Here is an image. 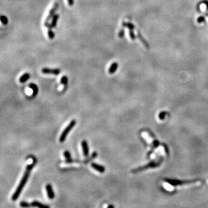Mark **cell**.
Segmentation results:
<instances>
[{
	"label": "cell",
	"mask_w": 208,
	"mask_h": 208,
	"mask_svg": "<svg viewBox=\"0 0 208 208\" xmlns=\"http://www.w3.org/2000/svg\"><path fill=\"white\" fill-rule=\"evenodd\" d=\"M200 180H191V181H178L175 180H165L162 182V185L164 189L169 192L179 190L181 188H189L198 186L201 185Z\"/></svg>",
	"instance_id": "1"
},
{
	"label": "cell",
	"mask_w": 208,
	"mask_h": 208,
	"mask_svg": "<svg viewBox=\"0 0 208 208\" xmlns=\"http://www.w3.org/2000/svg\"><path fill=\"white\" fill-rule=\"evenodd\" d=\"M153 156H154V157H153V160L150 162H149V164H146V165L142 166V167L133 169L132 171V172H141V171L143 170L151 168L156 167L160 165V164H161L162 161H163V160L166 157V156H167V151H166L165 147L162 145L160 146L158 148L156 149V151H155L154 154H153Z\"/></svg>",
	"instance_id": "2"
},
{
	"label": "cell",
	"mask_w": 208,
	"mask_h": 208,
	"mask_svg": "<svg viewBox=\"0 0 208 208\" xmlns=\"http://www.w3.org/2000/svg\"><path fill=\"white\" fill-rule=\"evenodd\" d=\"M31 158L32 160V162L31 164L27 165L26 169H25V171L24 172V175H23V178L21 179L20 182L19 186H17L15 192L14 193V194H13V196L12 197V200L13 201H16L17 200V198H19V197L21 194V191H22L23 190V188L24 187L25 184L27 183V180H28L29 176H30V175L31 171L32 169H33L35 165L36 162H37V160H36V158L34 156H31Z\"/></svg>",
	"instance_id": "3"
},
{
	"label": "cell",
	"mask_w": 208,
	"mask_h": 208,
	"mask_svg": "<svg viewBox=\"0 0 208 208\" xmlns=\"http://www.w3.org/2000/svg\"><path fill=\"white\" fill-rule=\"evenodd\" d=\"M76 123V120H75V119L72 120V121L69 123V124L66 127V128L64 129V131H63V132H62L61 136H60L59 140L60 142L63 143V142L65 141V139H66L67 135H68L69 132L71 131V129H72L73 128L75 127Z\"/></svg>",
	"instance_id": "4"
},
{
	"label": "cell",
	"mask_w": 208,
	"mask_h": 208,
	"mask_svg": "<svg viewBox=\"0 0 208 208\" xmlns=\"http://www.w3.org/2000/svg\"><path fill=\"white\" fill-rule=\"evenodd\" d=\"M58 6H59L58 3V2H55L54 3L53 6H52V8L50 9V10H49L48 15H47V16L46 18V19H45V22H44V25L45 27H46L47 25L49 24V21L52 19V17H53V16L54 15V14H55L56 12L57 11V10L58 9Z\"/></svg>",
	"instance_id": "5"
},
{
	"label": "cell",
	"mask_w": 208,
	"mask_h": 208,
	"mask_svg": "<svg viewBox=\"0 0 208 208\" xmlns=\"http://www.w3.org/2000/svg\"><path fill=\"white\" fill-rule=\"evenodd\" d=\"M42 72L44 74H51L54 75H58L61 73L60 69H51L49 68H43L42 69Z\"/></svg>",
	"instance_id": "6"
},
{
	"label": "cell",
	"mask_w": 208,
	"mask_h": 208,
	"mask_svg": "<svg viewBox=\"0 0 208 208\" xmlns=\"http://www.w3.org/2000/svg\"><path fill=\"white\" fill-rule=\"evenodd\" d=\"M81 145L84 156L86 157H89V148L88 143H87L86 140H83L81 143Z\"/></svg>",
	"instance_id": "7"
},
{
	"label": "cell",
	"mask_w": 208,
	"mask_h": 208,
	"mask_svg": "<svg viewBox=\"0 0 208 208\" xmlns=\"http://www.w3.org/2000/svg\"><path fill=\"white\" fill-rule=\"evenodd\" d=\"M46 190L47 191V197L48 198L50 199V200H53L55 197V195H54V193L53 191V190L52 186L50 184H48L46 186Z\"/></svg>",
	"instance_id": "8"
},
{
	"label": "cell",
	"mask_w": 208,
	"mask_h": 208,
	"mask_svg": "<svg viewBox=\"0 0 208 208\" xmlns=\"http://www.w3.org/2000/svg\"><path fill=\"white\" fill-rule=\"evenodd\" d=\"M91 166L93 168H94L95 170L97 171L98 172L100 173H104L105 171V168L104 166L100 165V164H98L97 163H95V162H93L91 164Z\"/></svg>",
	"instance_id": "9"
},
{
	"label": "cell",
	"mask_w": 208,
	"mask_h": 208,
	"mask_svg": "<svg viewBox=\"0 0 208 208\" xmlns=\"http://www.w3.org/2000/svg\"><path fill=\"white\" fill-rule=\"evenodd\" d=\"M64 156L66 158V160H65V163H67V164H71V163H72V162H75V161L74 160L72 159V158H71V153L69 152V151H65L64 152Z\"/></svg>",
	"instance_id": "10"
},
{
	"label": "cell",
	"mask_w": 208,
	"mask_h": 208,
	"mask_svg": "<svg viewBox=\"0 0 208 208\" xmlns=\"http://www.w3.org/2000/svg\"><path fill=\"white\" fill-rule=\"evenodd\" d=\"M59 14H55L53 16V17H52V21H51V23H50V26L52 27V28H54L57 26V21L58 20V19H59Z\"/></svg>",
	"instance_id": "11"
},
{
	"label": "cell",
	"mask_w": 208,
	"mask_h": 208,
	"mask_svg": "<svg viewBox=\"0 0 208 208\" xmlns=\"http://www.w3.org/2000/svg\"><path fill=\"white\" fill-rule=\"evenodd\" d=\"M97 156H98V153H97L96 151H94V152L93 153V154L91 155L90 157H87L86 159L85 160H84L83 162L85 164H88L90 162L93 161V160L95 159V158H96Z\"/></svg>",
	"instance_id": "12"
},
{
	"label": "cell",
	"mask_w": 208,
	"mask_h": 208,
	"mask_svg": "<svg viewBox=\"0 0 208 208\" xmlns=\"http://www.w3.org/2000/svg\"><path fill=\"white\" fill-rule=\"evenodd\" d=\"M31 207H38L39 208H49V206H47L46 205H44V204L41 203V202L36 201H34L31 204Z\"/></svg>",
	"instance_id": "13"
},
{
	"label": "cell",
	"mask_w": 208,
	"mask_h": 208,
	"mask_svg": "<svg viewBox=\"0 0 208 208\" xmlns=\"http://www.w3.org/2000/svg\"><path fill=\"white\" fill-rule=\"evenodd\" d=\"M46 27L47 28V35L49 36V38L50 39H53L54 36H55V34H54V32L53 31L52 29V27L50 26V24L47 25Z\"/></svg>",
	"instance_id": "14"
},
{
	"label": "cell",
	"mask_w": 208,
	"mask_h": 208,
	"mask_svg": "<svg viewBox=\"0 0 208 208\" xmlns=\"http://www.w3.org/2000/svg\"><path fill=\"white\" fill-rule=\"evenodd\" d=\"M118 63L116 62L113 63L109 68V73L110 74H113L116 72L118 68Z\"/></svg>",
	"instance_id": "15"
},
{
	"label": "cell",
	"mask_w": 208,
	"mask_h": 208,
	"mask_svg": "<svg viewBox=\"0 0 208 208\" xmlns=\"http://www.w3.org/2000/svg\"><path fill=\"white\" fill-rule=\"evenodd\" d=\"M29 87H30V88L32 90V97H35L36 96V95L38 94V87L37 86V85H35V83H31L30 85H29Z\"/></svg>",
	"instance_id": "16"
},
{
	"label": "cell",
	"mask_w": 208,
	"mask_h": 208,
	"mask_svg": "<svg viewBox=\"0 0 208 208\" xmlns=\"http://www.w3.org/2000/svg\"><path fill=\"white\" fill-rule=\"evenodd\" d=\"M137 36L138 37L139 39H140V41L142 42V43H143V44L144 45H145V47H146L147 49H149V43L147 42L146 41V40H145V39H144L143 37V36H142L141 34L140 33V32L139 31H138Z\"/></svg>",
	"instance_id": "17"
},
{
	"label": "cell",
	"mask_w": 208,
	"mask_h": 208,
	"mask_svg": "<svg viewBox=\"0 0 208 208\" xmlns=\"http://www.w3.org/2000/svg\"><path fill=\"white\" fill-rule=\"evenodd\" d=\"M30 75L29 73H25L24 74H23L22 76H21L20 78L19 81L20 83H24V82H27L28 80L30 79Z\"/></svg>",
	"instance_id": "18"
},
{
	"label": "cell",
	"mask_w": 208,
	"mask_h": 208,
	"mask_svg": "<svg viewBox=\"0 0 208 208\" xmlns=\"http://www.w3.org/2000/svg\"><path fill=\"white\" fill-rule=\"evenodd\" d=\"M122 26L123 27H127L129 30H134L135 28V25L132 23L124 22V21L122 23Z\"/></svg>",
	"instance_id": "19"
},
{
	"label": "cell",
	"mask_w": 208,
	"mask_h": 208,
	"mask_svg": "<svg viewBox=\"0 0 208 208\" xmlns=\"http://www.w3.org/2000/svg\"><path fill=\"white\" fill-rule=\"evenodd\" d=\"M0 21H1V22L4 25H6L8 23V18H7L6 16L3 15L0 16Z\"/></svg>",
	"instance_id": "20"
},
{
	"label": "cell",
	"mask_w": 208,
	"mask_h": 208,
	"mask_svg": "<svg viewBox=\"0 0 208 208\" xmlns=\"http://www.w3.org/2000/svg\"><path fill=\"white\" fill-rule=\"evenodd\" d=\"M61 83L62 85H64L65 87L67 86L68 84V77L67 76H63L61 79Z\"/></svg>",
	"instance_id": "21"
},
{
	"label": "cell",
	"mask_w": 208,
	"mask_h": 208,
	"mask_svg": "<svg viewBox=\"0 0 208 208\" xmlns=\"http://www.w3.org/2000/svg\"><path fill=\"white\" fill-rule=\"evenodd\" d=\"M129 35L130 36L131 39L132 40H135L136 39V36L134 31H133V30H129Z\"/></svg>",
	"instance_id": "22"
},
{
	"label": "cell",
	"mask_w": 208,
	"mask_h": 208,
	"mask_svg": "<svg viewBox=\"0 0 208 208\" xmlns=\"http://www.w3.org/2000/svg\"><path fill=\"white\" fill-rule=\"evenodd\" d=\"M20 207L23 208H28L31 207V204H29L26 202H21L20 203Z\"/></svg>",
	"instance_id": "23"
},
{
	"label": "cell",
	"mask_w": 208,
	"mask_h": 208,
	"mask_svg": "<svg viewBox=\"0 0 208 208\" xmlns=\"http://www.w3.org/2000/svg\"><path fill=\"white\" fill-rule=\"evenodd\" d=\"M205 21V17L203 16H201L197 19V22L198 23H202Z\"/></svg>",
	"instance_id": "24"
},
{
	"label": "cell",
	"mask_w": 208,
	"mask_h": 208,
	"mask_svg": "<svg viewBox=\"0 0 208 208\" xmlns=\"http://www.w3.org/2000/svg\"><path fill=\"white\" fill-rule=\"evenodd\" d=\"M124 34H125V31L124 29H121L119 31V32H118V37L120 38H123L124 37Z\"/></svg>",
	"instance_id": "25"
},
{
	"label": "cell",
	"mask_w": 208,
	"mask_h": 208,
	"mask_svg": "<svg viewBox=\"0 0 208 208\" xmlns=\"http://www.w3.org/2000/svg\"><path fill=\"white\" fill-rule=\"evenodd\" d=\"M198 3H204V4H205L206 5V6H207V9L208 10V0H203V1L200 2Z\"/></svg>",
	"instance_id": "26"
},
{
	"label": "cell",
	"mask_w": 208,
	"mask_h": 208,
	"mask_svg": "<svg viewBox=\"0 0 208 208\" xmlns=\"http://www.w3.org/2000/svg\"><path fill=\"white\" fill-rule=\"evenodd\" d=\"M68 1V5L70 6H72L74 4V0H67Z\"/></svg>",
	"instance_id": "27"
},
{
	"label": "cell",
	"mask_w": 208,
	"mask_h": 208,
	"mask_svg": "<svg viewBox=\"0 0 208 208\" xmlns=\"http://www.w3.org/2000/svg\"><path fill=\"white\" fill-rule=\"evenodd\" d=\"M114 207L113 205H109L107 207V208H113Z\"/></svg>",
	"instance_id": "28"
},
{
	"label": "cell",
	"mask_w": 208,
	"mask_h": 208,
	"mask_svg": "<svg viewBox=\"0 0 208 208\" xmlns=\"http://www.w3.org/2000/svg\"><path fill=\"white\" fill-rule=\"evenodd\" d=\"M205 14L206 16H207L208 17V12H205Z\"/></svg>",
	"instance_id": "29"
}]
</instances>
